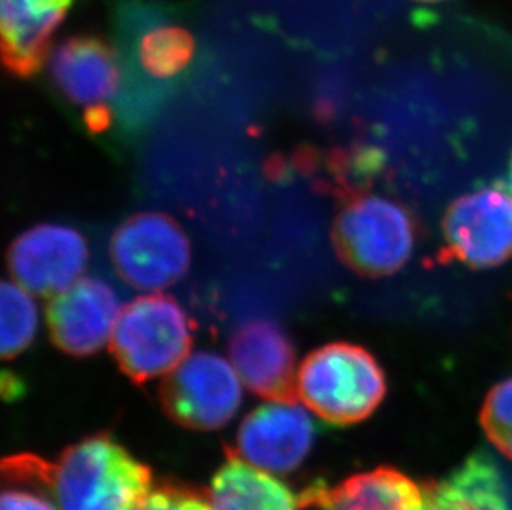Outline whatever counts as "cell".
I'll use <instances>...</instances> for the list:
<instances>
[{
  "label": "cell",
  "mask_w": 512,
  "mask_h": 510,
  "mask_svg": "<svg viewBox=\"0 0 512 510\" xmlns=\"http://www.w3.org/2000/svg\"><path fill=\"white\" fill-rule=\"evenodd\" d=\"M73 0H0L5 67L17 77L34 75L49 53L58 25Z\"/></svg>",
  "instance_id": "4fadbf2b"
},
{
  "label": "cell",
  "mask_w": 512,
  "mask_h": 510,
  "mask_svg": "<svg viewBox=\"0 0 512 510\" xmlns=\"http://www.w3.org/2000/svg\"><path fill=\"white\" fill-rule=\"evenodd\" d=\"M481 424L499 453L512 461V376L489 391Z\"/></svg>",
  "instance_id": "d6986e66"
},
{
  "label": "cell",
  "mask_w": 512,
  "mask_h": 510,
  "mask_svg": "<svg viewBox=\"0 0 512 510\" xmlns=\"http://www.w3.org/2000/svg\"><path fill=\"white\" fill-rule=\"evenodd\" d=\"M446 481L469 510H512V467L496 454L474 453Z\"/></svg>",
  "instance_id": "2e32d148"
},
{
  "label": "cell",
  "mask_w": 512,
  "mask_h": 510,
  "mask_svg": "<svg viewBox=\"0 0 512 510\" xmlns=\"http://www.w3.org/2000/svg\"><path fill=\"white\" fill-rule=\"evenodd\" d=\"M120 72L115 50L90 35L65 40L50 58V73L58 90L85 111L107 106L120 85Z\"/></svg>",
  "instance_id": "7c38bea8"
},
{
  "label": "cell",
  "mask_w": 512,
  "mask_h": 510,
  "mask_svg": "<svg viewBox=\"0 0 512 510\" xmlns=\"http://www.w3.org/2000/svg\"><path fill=\"white\" fill-rule=\"evenodd\" d=\"M32 292L17 282L2 284V358L10 360L25 352L39 328V308Z\"/></svg>",
  "instance_id": "ac0fdd59"
},
{
  "label": "cell",
  "mask_w": 512,
  "mask_h": 510,
  "mask_svg": "<svg viewBox=\"0 0 512 510\" xmlns=\"http://www.w3.org/2000/svg\"><path fill=\"white\" fill-rule=\"evenodd\" d=\"M110 255L116 274L126 284L143 292H158L188 272L191 244L173 217L141 212L116 229Z\"/></svg>",
  "instance_id": "8992f818"
},
{
  "label": "cell",
  "mask_w": 512,
  "mask_h": 510,
  "mask_svg": "<svg viewBox=\"0 0 512 510\" xmlns=\"http://www.w3.org/2000/svg\"><path fill=\"white\" fill-rule=\"evenodd\" d=\"M4 471L49 491L58 510H135L151 492V472L108 436H93L57 461L20 456Z\"/></svg>",
  "instance_id": "6da1fadb"
},
{
  "label": "cell",
  "mask_w": 512,
  "mask_h": 510,
  "mask_svg": "<svg viewBox=\"0 0 512 510\" xmlns=\"http://www.w3.org/2000/svg\"><path fill=\"white\" fill-rule=\"evenodd\" d=\"M120 312L112 285L97 277L78 279L50 300V338L62 352L88 357L112 340Z\"/></svg>",
  "instance_id": "30bf717a"
},
{
  "label": "cell",
  "mask_w": 512,
  "mask_h": 510,
  "mask_svg": "<svg viewBox=\"0 0 512 510\" xmlns=\"http://www.w3.org/2000/svg\"><path fill=\"white\" fill-rule=\"evenodd\" d=\"M7 259L17 284L32 294L58 295L87 267V241L72 227L40 224L12 242Z\"/></svg>",
  "instance_id": "ba28073f"
},
{
  "label": "cell",
  "mask_w": 512,
  "mask_h": 510,
  "mask_svg": "<svg viewBox=\"0 0 512 510\" xmlns=\"http://www.w3.org/2000/svg\"><path fill=\"white\" fill-rule=\"evenodd\" d=\"M231 363L242 383L269 401H299L295 352L277 323L252 320L229 343Z\"/></svg>",
  "instance_id": "8fae6325"
},
{
  "label": "cell",
  "mask_w": 512,
  "mask_h": 510,
  "mask_svg": "<svg viewBox=\"0 0 512 510\" xmlns=\"http://www.w3.org/2000/svg\"><path fill=\"white\" fill-rule=\"evenodd\" d=\"M194 52L193 35L176 25L151 29L138 45L141 67L155 78H171L183 72L193 60Z\"/></svg>",
  "instance_id": "e0dca14e"
},
{
  "label": "cell",
  "mask_w": 512,
  "mask_h": 510,
  "mask_svg": "<svg viewBox=\"0 0 512 510\" xmlns=\"http://www.w3.org/2000/svg\"><path fill=\"white\" fill-rule=\"evenodd\" d=\"M241 381L234 365L218 353H193L166 376L161 403L186 428H223L241 406Z\"/></svg>",
  "instance_id": "52a82bcc"
},
{
  "label": "cell",
  "mask_w": 512,
  "mask_h": 510,
  "mask_svg": "<svg viewBox=\"0 0 512 510\" xmlns=\"http://www.w3.org/2000/svg\"><path fill=\"white\" fill-rule=\"evenodd\" d=\"M445 255L471 269L512 259V184L508 179L473 189L451 204L443 219Z\"/></svg>",
  "instance_id": "5b68a950"
},
{
  "label": "cell",
  "mask_w": 512,
  "mask_h": 510,
  "mask_svg": "<svg viewBox=\"0 0 512 510\" xmlns=\"http://www.w3.org/2000/svg\"><path fill=\"white\" fill-rule=\"evenodd\" d=\"M418 510H469L450 482L423 484V501Z\"/></svg>",
  "instance_id": "44dd1931"
},
{
  "label": "cell",
  "mask_w": 512,
  "mask_h": 510,
  "mask_svg": "<svg viewBox=\"0 0 512 510\" xmlns=\"http://www.w3.org/2000/svg\"><path fill=\"white\" fill-rule=\"evenodd\" d=\"M135 510H211V507L208 501L193 492L163 487L151 491Z\"/></svg>",
  "instance_id": "ffe728a7"
},
{
  "label": "cell",
  "mask_w": 512,
  "mask_h": 510,
  "mask_svg": "<svg viewBox=\"0 0 512 510\" xmlns=\"http://www.w3.org/2000/svg\"><path fill=\"white\" fill-rule=\"evenodd\" d=\"M421 501L423 486L395 469L380 467L335 487L315 482L300 496L299 504L309 510H418Z\"/></svg>",
  "instance_id": "5bb4252c"
},
{
  "label": "cell",
  "mask_w": 512,
  "mask_h": 510,
  "mask_svg": "<svg viewBox=\"0 0 512 510\" xmlns=\"http://www.w3.org/2000/svg\"><path fill=\"white\" fill-rule=\"evenodd\" d=\"M2 510H58L52 497L44 492L25 491V489H5L2 496Z\"/></svg>",
  "instance_id": "7402d4cb"
},
{
  "label": "cell",
  "mask_w": 512,
  "mask_h": 510,
  "mask_svg": "<svg viewBox=\"0 0 512 510\" xmlns=\"http://www.w3.org/2000/svg\"><path fill=\"white\" fill-rule=\"evenodd\" d=\"M415 2H441V0H415Z\"/></svg>",
  "instance_id": "603a6c76"
},
{
  "label": "cell",
  "mask_w": 512,
  "mask_h": 510,
  "mask_svg": "<svg viewBox=\"0 0 512 510\" xmlns=\"http://www.w3.org/2000/svg\"><path fill=\"white\" fill-rule=\"evenodd\" d=\"M193 325L170 295H143L120 312L112 352L120 370L135 383L166 375L188 357Z\"/></svg>",
  "instance_id": "277c9868"
},
{
  "label": "cell",
  "mask_w": 512,
  "mask_h": 510,
  "mask_svg": "<svg viewBox=\"0 0 512 510\" xmlns=\"http://www.w3.org/2000/svg\"><path fill=\"white\" fill-rule=\"evenodd\" d=\"M335 217V251L343 264L363 277L392 275L411 259L416 224L395 199L353 191Z\"/></svg>",
  "instance_id": "3957f363"
},
{
  "label": "cell",
  "mask_w": 512,
  "mask_h": 510,
  "mask_svg": "<svg viewBox=\"0 0 512 510\" xmlns=\"http://www.w3.org/2000/svg\"><path fill=\"white\" fill-rule=\"evenodd\" d=\"M228 462L214 476L209 491L211 510H297L289 487L269 472L229 453Z\"/></svg>",
  "instance_id": "9a60e30c"
},
{
  "label": "cell",
  "mask_w": 512,
  "mask_h": 510,
  "mask_svg": "<svg viewBox=\"0 0 512 510\" xmlns=\"http://www.w3.org/2000/svg\"><path fill=\"white\" fill-rule=\"evenodd\" d=\"M299 401H271L254 409L237 433L236 456L252 466L285 474L309 454L317 424Z\"/></svg>",
  "instance_id": "9c48e42d"
},
{
  "label": "cell",
  "mask_w": 512,
  "mask_h": 510,
  "mask_svg": "<svg viewBox=\"0 0 512 510\" xmlns=\"http://www.w3.org/2000/svg\"><path fill=\"white\" fill-rule=\"evenodd\" d=\"M387 393L382 366L352 343H330L310 353L297 373V395L325 423H360Z\"/></svg>",
  "instance_id": "7a4b0ae2"
}]
</instances>
